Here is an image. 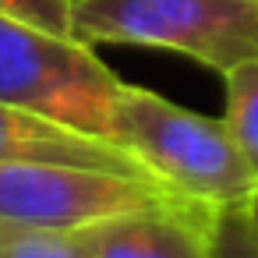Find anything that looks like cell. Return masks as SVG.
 Segmentation results:
<instances>
[{
    "mask_svg": "<svg viewBox=\"0 0 258 258\" xmlns=\"http://www.w3.org/2000/svg\"><path fill=\"white\" fill-rule=\"evenodd\" d=\"M0 163H71L92 170H113L127 177L156 180L127 149L117 142L75 131L32 110H18L0 103Z\"/></svg>",
    "mask_w": 258,
    "mask_h": 258,
    "instance_id": "obj_6",
    "label": "cell"
},
{
    "mask_svg": "<svg viewBox=\"0 0 258 258\" xmlns=\"http://www.w3.org/2000/svg\"><path fill=\"white\" fill-rule=\"evenodd\" d=\"M180 205L195 202L173 195L149 177H127L71 163H0V219L4 223L85 230L113 216Z\"/></svg>",
    "mask_w": 258,
    "mask_h": 258,
    "instance_id": "obj_4",
    "label": "cell"
},
{
    "mask_svg": "<svg viewBox=\"0 0 258 258\" xmlns=\"http://www.w3.org/2000/svg\"><path fill=\"white\" fill-rule=\"evenodd\" d=\"M212 258H258V233L240 205L219 209L212 219Z\"/></svg>",
    "mask_w": 258,
    "mask_h": 258,
    "instance_id": "obj_9",
    "label": "cell"
},
{
    "mask_svg": "<svg viewBox=\"0 0 258 258\" xmlns=\"http://www.w3.org/2000/svg\"><path fill=\"white\" fill-rule=\"evenodd\" d=\"M71 4L75 0H0V15L18 18L53 36H71Z\"/></svg>",
    "mask_w": 258,
    "mask_h": 258,
    "instance_id": "obj_10",
    "label": "cell"
},
{
    "mask_svg": "<svg viewBox=\"0 0 258 258\" xmlns=\"http://www.w3.org/2000/svg\"><path fill=\"white\" fill-rule=\"evenodd\" d=\"M240 209H244V216H247V223H251V230L258 233V187L251 191V198H247V202H244Z\"/></svg>",
    "mask_w": 258,
    "mask_h": 258,
    "instance_id": "obj_11",
    "label": "cell"
},
{
    "mask_svg": "<svg viewBox=\"0 0 258 258\" xmlns=\"http://www.w3.org/2000/svg\"><path fill=\"white\" fill-rule=\"evenodd\" d=\"M226 113L223 124L258 187V60H244L226 75Z\"/></svg>",
    "mask_w": 258,
    "mask_h": 258,
    "instance_id": "obj_7",
    "label": "cell"
},
{
    "mask_svg": "<svg viewBox=\"0 0 258 258\" xmlns=\"http://www.w3.org/2000/svg\"><path fill=\"white\" fill-rule=\"evenodd\" d=\"M0 258H92L78 230H46L0 219Z\"/></svg>",
    "mask_w": 258,
    "mask_h": 258,
    "instance_id": "obj_8",
    "label": "cell"
},
{
    "mask_svg": "<svg viewBox=\"0 0 258 258\" xmlns=\"http://www.w3.org/2000/svg\"><path fill=\"white\" fill-rule=\"evenodd\" d=\"M216 212L198 205L145 209L78 230L92 258H212Z\"/></svg>",
    "mask_w": 258,
    "mask_h": 258,
    "instance_id": "obj_5",
    "label": "cell"
},
{
    "mask_svg": "<svg viewBox=\"0 0 258 258\" xmlns=\"http://www.w3.org/2000/svg\"><path fill=\"white\" fill-rule=\"evenodd\" d=\"M71 36L170 50L226 75L258 60V0H75Z\"/></svg>",
    "mask_w": 258,
    "mask_h": 258,
    "instance_id": "obj_2",
    "label": "cell"
},
{
    "mask_svg": "<svg viewBox=\"0 0 258 258\" xmlns=\"http://www.w3.org/2000/svg\"><path fill=\"white\" fill-rule=\"evenodd\" d=\"M113 142L163 187L209 212L244 205L254 191L226 124L170 103L152 89L124 82L113 106Z\"/></svg>",
    "mask_w": 258,
    "mask_h": 258,
    "instance_id": "obj_1",
    "label": "cell"
},
{
    "mask_svg": "<svg viewBox=\"0 0 258 258\" xmlns=\"http://www.w3.org/2000/svg\"><path fill=\"white\" fill-rule=\"evenodd\" d=\"M120 89L89 43L0 15V103L113 142Z\"/></svg>",
    "mask_w": 258,
    "mask_h": 258,
    "instance_id": "obj_3",
    "label": "cell"
}]
</instances>
